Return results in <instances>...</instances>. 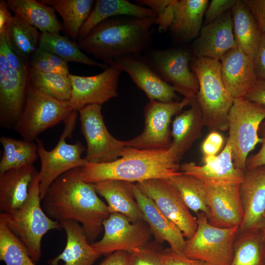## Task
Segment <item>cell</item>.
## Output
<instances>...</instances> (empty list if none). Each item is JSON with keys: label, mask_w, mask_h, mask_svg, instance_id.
Masks as SVG:
<instances>
[{"label": "cell", "mask_w": 265, "mask_h": 265, "mask_svg": "<svg viewBox=\"0 0 265 265\" xmlns=\"http://www.w3.org/2000/svg\"><path fill=\"white\" fill-rule=\"evenodd\" d=\"M41 202L43 210L51 218L79 222L91 244L103 231V222L110 214L94 184L83 180L81 167L71 169L54 180Z\"/></svg>", "instance_id": "cell-1"}, {"label": "cell", "mask_w": 265, "mask_h": 265, "mask_svg": "<svg viewBox=\"0 0 265 265\" xmlns=\"http://www.w3.org/2000/svg\"><path fill=\"white\" fill-rule=\"evenodd\" d=\"M155 20L156 16L112 17L97 25L78 44L83 52L106 64L122 56L141 54L152 44Z\"/></svg>", "instance_id": "cell-2"}, {"label": "cell", "mask_w": 265, "mask_h": 265, "mask_svg": "<svg viewBox=\"0 0 265 265\" xmlns=\"http://www.w3.org/2000/svg\"><path fill=\"white\" fill-rule=\"evenodd\" d=\"M179 161L170 147L153 150L126 146L121 157L114 161L87 162L81 167V175L84 182L92 184L109 180L136 183L152 179H169L180 172Z\"/></svg>", "instance_id": "cell-3"}, {"label": "cell", "mask_w": 265, "mask_h": 265, "mask_svg": "<svg viewBox=\"0 0 265 265\" xmlns=\"http://www.w3.org/2000/svg\"><path fill=\"white\" fill-rule=\"evenodd\" d=\"M190 65L199 82L196 99L203 114L205 126L211 132L227 131V117L234 98L222 80L220 61L194 57Z\"/></svg>", "instance_id": "cell-4"}, {"label": "cell", "mask_w": 265, "mask_h": 265, "mask_svg": "<svg viewBox=\"0 0 265 265\" xmlns=\"http://www.w3.org/2000/svg\"><path fill=\"white\" fill-rule=\"evenodd\" d=\"M39 174L32 182L24 206L12 213H0L8 227L26 246L37 263L42 255L43 236L52 230L62 229L61 223L49 217L43 210L39 191Z\"/></svg>", "instance_id": "cell-5"}, {"label": "cell", "mask_w": 265, "mask_h": 265, "mask_svg": "<svg viewBox=\"0 0 265 265\" xmlns=\"http://www.w3.org/2000/svg\"><path fill=\"white\" fill-rule=\"evenodd\" d=\"M265 119V106L245 97L234 99L227 117L229 137L235 166L246 171L249 153L262 141L259 130Z\"/></svg>", "instance_id": "cell-6"}, {"label": "cell", "mask_w": 265, "mask_h": 265, "mask_svg": "<svg viewBox=\"0 0 265 265\" xmlns=\"http://www.w3.org/2000/svg\"><path fill=\"white\" fill-rule=\"evenodd\" d=\"M79 115L73 110L64 121V128L59 139L53 149L46 150L43 142L39 138L35 140L38 155L40 161L39 191L41 200L51 184L64 173L76 168L81 167L87 161L81 157L85 149L79 141L69 144L66 139L71 137L75 129Z\"/></svg>", "instance_id": "cell-7"}, {"label": "cell", "mask_w": 265, "mask_h": 265, "mask_svg": "<svg viewBox=\"0 0 265 265\" xmlns=\"http://www.w3.org/2000/svg\"><path fill=\"white\" fill-rule=\"evenodd\" d=\"M73 111L69 101H60L29 83L26 103L13 130L24 140L34 141L46 130L64 122Z\"/></svg>", "instance_id": "cell-8"}, {"label": "cell", "mask_w": 265, "mask_h": 265, "mask_svg": "<svg viewBox=\"0 0 265 265\" xmlns=\"http://www.w3.org/2000/svg\"><path fill=\"white\" fill-rule=\"evenodd\" d=\"M197 215V228L194 235L186 239L183 254L207 265H231L239 227H217L209 223L203 212Z\"/></svg>", "instance_id": "cell-9"}, {"label": "cell", "mask_w": 265, "mask_h": 265, "mask_svg": "<svg viewBox=\"0 0 265 265\" xmlns=\"http://www.w3.org/2000/svg\"><path fill=\"white\" fill-rule=\"evenodd\" d=\"M144 53V59L162 80L171 84L176 92L190 100L196 97L199 86L196 75L189 68L194 58L191 52L185 48L174 47L149 49Z\"/></svg>", "instance_id": "cell-10"}, {"label": "cell", "mask_w": 265, "mask_h": 265, "mask_svg": "<svg viewBox=\"0 0 265 265\" xmlns=\"http://www.w3.org/2000/svg\"><path fill=\"white\" fill-rule=\"evenodd\" d=\"M191 100L184 98L181 101L161 102L150 101L143 109L144 127L138 136L125 141V145L142 150H162L171 145L169 125L173 116L190 105Z\"/></svg>", "instance_id": "cell-11"}, {"label": "cell", "mask_w": 265, "mask_h": 265, "mask_svg": "<svg viewBox=\"0 0 265 265\" xmlns=\"http://www.w3.org/2000/svg\"><path fill=\"white\" fill-rule=\"evenodd\" d=\"M102 106L88 105L78 110L80 131L86 142L85 159L87 162L103 163L121 157L125 141L114 138L108 132L102 114Z\"/></svg>", "instance_id": "cell-12"}, {"label": "cell", "mask_w": 265, "mask_h": 265, "mask_svg": "<svg viewBox=\"0 0 265 265\" xmlns=\"http://www.w3.org/2000/svg\"><path fill=\"white\" fill-rule=\"evenodd\" d=\"M103 226V237L91 243L101 255L117 251L133 253L148 243L152 235L145 221L132 223L118 212L110 213Z\"/></svg>", "instance_id": "cell-13"}, {"label": "cell", "mask_w": 265, "mask_h": 265, "mask_svg": "<svg viewBox=\"0 0 265 265\" xmlns=\"http://www.w3.org/2000/svg\"><path fill=\"white\" fill-rule=\"evenodd\" d=\"M135 184L178 226L186 239L194 235L197 228V218L192 215L178 191L168 179H152Z\"/></svg>", "instance_id": "cell-14"}, {"label": "cell", "mask_w": 265, "mask_h": 265, "mask_svg": "<svg viewBox=\"0 0 265 265\" xmlns=\"http://www.w3.org/2000/svg\"><path fill=\"white\" fill-rule=\"evenodd\" d=\"M122 71L110 65L101 73L91 76H81L70 74L71 96L69 100L73 110L88 105L102 106L118 96L119 79Z\"/></svg>", "instance_id": "cell-15"}, {"label": "cell", "mask_w": 265, "mask_h": 265, "mask_svg": "<svg viewBox=\"0 0 265 265\" xmlns=\"http://www.w3.org/2000/svg\"><path fill=\"white\" fill-rule=\"evenodd\" d=\"M29 75L13 69L0 51V126L13 129L24 108Z\"/></svg>", "instance_id": "cell-16"}, {"label": "cell", "mask_w": 265, "mask_h": 265, "mask_svg": "<svg viewBox=\"0 0 265 265\" xmlns=\"http://www.w3.org/2000/svg\"><path fill=\"white\" fill-rule=\"evenodd\" d=\"M107 65H114L125 72L136 86L150 101H175L176 91L162 80L144 59L141 54H128L114 58Z\"/></svg>", "instance_id": "cell-17"}, {"label": "cell", "mask_w": 265, "mask_h": 265, "mask_svg": "<svg viewBox=\"0 0 265 265\" xmlns=\"http://www.w3.org/2000/svg\"><path fill=\"white\" fill-rule=\"evenodd\" d=\"M203 161L202 165L194 162L184 163L180 165L181 172L194 177L206 186L239 185L243 179L245 171L235 166L228 139L219 154L203 157Z\"/></svg>", "instance_id": "cell-18"}, {"label": "cell", "mask_w": 265, "mask_h": 265, "mask_svg": "<svg viewBox=\"0 0 265 265\" xmlns=\"http://www.w3.org/2000/svg\"><path fill=\"white\" fill-rule=\"evenodd\" d=\"M239 191L244 216L238 231L263 230L265 227V165L246 170Z\"/></svg>", "instance_id": "cell-19"}, {"label": "cell", "mask_w": 265, "mask_h": 265, "mask_svg": "<svg viewBox=\"0 0 265 265\" xmlns=\"http://www.w3.org/2000/svg\"><path fill=\"white\" fill-rule=\"evenodd\" d=\"M237 47L231 10H229L202 27L198 37L193 43L192 52L196 58L220 61L227 52Z\"/></svg>", "instance_id": "cell-20"}, {"label": "cell", "mask_w": 265, "mask_h": 265, "mask_svg": "<svg viewBox=\"0 0 265 265\" xmlns=\"http://www.w3.org/2000/svg\"><path fill=\"white\" fill-rule=\"evenodd\" d=\"M207 188L209 223L219 228L239 227L243 221L244 212L239 185L207 186Z\"/></svg>", "instance_id": "cell-21"}, {"label": "cell", "mask_w": 265, "mask_h": 265, "mask_svg": "<svg viewBox=\"0 0 265 265\" xmlns=\"http://www.w3.org/2000/svg\"><path fill=\"white\" fill-rule=\"evenodd\" d=\"M221 74L234 99L244 98L257 80L253 59L238 47L227 52L220 60Z\"/></svg>", "instance_id": "cell-22"}, {"label": "cell", "mask_w": 265, "mask_h": 265, "mask_svg": "<svg viewBox=\"0 0 265 265\" xmlns=\"http://www.w3.org/2000/svg\"><path fill=\"white\" fill-rule=\"evenodd\" d=\"M135 199L156 241L167 242L174 251L183 253L186 239L178 226L168 218L158 208L155 202L143 194L135 184L133 186Z\"/></svg>", "instance_id": "cell-23"}, {"label": "cell", "mask_w": 265, "mask_h": 265, "mask_svg": "<svg viewBox=\"0 0 265 265\" xmlns=\"http://www.w3.org/2000/svg\"><path fill=\"white\" fill-rule=\"evenodd\" d=\"M33 165L10 169L0 174V212L12 213L26 203L31 185L38 176Z\"/></svg>", "instance_id": "cell-24"}, {"label": "cell", "mask_w": 265, "mask_h": 265, "mask_svg": "<svg viewBox=\"0 0 265 265\" xmlns=\"http://www.w3.org/2000/svg\"><path fill=\"white\" fill-rule=\"evenodd\" d=\"M66 234V245L62 252L49 260V265H92L101 255L88 240L81 225L77 221L64 220L60 221Z\"/></svg>", "instance_id": "cell-25"}, {"label": "cell", "mask_w": 265, "mask_h": 265, "mask_svg": "<svg viewBox=\"0 0 265 265\" xmlns=\"http://www.w3.org/2000/svg\"><path fill=\"white\" fill-rule=\"evenodd\" d=\"M133 183L109 180L94 184L95 190L107 202L110 212H118L132 223L144 221L133 193Z\"/></svg>", "instance_id": "cell-26"}, {"label": "cell", "mask_w": 265, "mask_h": 265, "mask_svg": "<svg viewBox=\"0 0 265 265\" xmlns=\"http://www.w3.org/2000/svg\"><path fill=\"white\" fill-rule=\"evenodd\" d=\"M188 109L176 115L172 122L170 147L180 160L193 143L201 136L205 126L203 114L196 97L191 99Z\"/></svg>", "instance_id": "cell-27"}, {"label": "cell", "mask_w": 265, "mask_h": 265, "mask_svg": "<svg viewBox=\"0 0 265 265\" xmlns=\"http://www.w3.org/2000/svg\"><path fill=\"white\" fill-rule=\"evenodd\" d=\"M208 0H177L174 17L169 28L178 43L191 41L199 34Z\"/></svg>", "instance_id": "cell-28"}, {"label": "cell", "mask_w": 265, "mask_h": 265, "mask_svg": "<svg viewBox=\"0 0 265 265\" xmlns=\"http://www.w3.org/2000/svg\"><path fill=\"white\" fill-rule=\"evenodd\" d=\"M120 16L146 18L156 16V15L152 9L127 0H95L88 17L80 29L79 41L85 37L100 23L107 19Z\"/></svg>", "instance_id": "cell-29"}, {"label": "cell", "mask_w": 265, "mask_h": 265, "mask_svg": "<svg viewBox=\"0 0 265 265\" xmlns=\"http://www.w3.org/2000/svg\"><path fill=\"white\" fill-rule=\"evenodd\" d=\"M10 11L22 20L43 32H57L64 30L54 9L35 0H7Z\"/></svg>", "instance_id": "cell-30"}, {"label": "cell", "mask_w": 265, "mask_h": 265, "mask_svg": "<svg viewBox=\"0 0 265 265\" xmlns=\"http://www.w3.org/2000/svg\"><path fill=\"white\" fill-rule=\"evenodd\" d=\"M231 10L233 33L237 46L254 59L262 35L258 23L243 0H238Z\"/></svg>", "instance_id": "cell-31"}, {"label": "cell", "mask_w": 265, "mask_h": 265, "mask_svg": "<svg viewBox=\"0 0 265 265\" xmlns=\"http://www.w3.org/2000/svg\"><path fill=\"white\" fill-rule=\"evenodd\" d=\"M4 31L12 50L20 57L29 61L39 47L41 32L14 15L8 22Z\"/></svg>", "instance_id": "cell-32"}, {"label": "cell", "mask_w": 265, "mask_h": 265, "mask_svg": "<svg viewBox=\"0 0 265 265\" xmlns=\"http://www.w3.org/2000/svg\"><path fill=\"white\" fill-rule=\"evenodd\" d=\"M52 6L61 17L64 30L73 41L78 39L80 28L88 17L95 3L93 0H40Z\"/></svg>", "instance_id": "cell-33"}, {"label": "cell", "mask_w": 265, "mask_h": 265, "mask_svg": "<svg viewBox=\"0 0 265 265\" xmlns=\"http://www.w3.org/2000/svg\"><path fill=\"white\" fill-rule=\"evenodd\" d=\"M39 47L64 61L75 62L105 69L108 65L88 57L79 44L57 32L41 33Z\"/></svg>", "instance_id": "cell-34"}, {"label": "cell", "mask_w": 265, "mask_h": 265, "mask_svg": "<svg viewBox=\"0 0 265 265\" xmlns=\"http://www.w3.org/2000/svg\"><path fill=\"white\" fill-rule=\"evenodd\" d=\"M231 265H265V238L262 230H238Z\"/></svg>", "instance_id": "cell-35"}, {"label": "cell", "mask_w": 265, "mask_h": 265, "mask_svg": "<svg viewBox=\"0 0 265 265\" xmlns=\"http://www.w3.org/2000/svg\"><path fill=\"white\" fill-rule=\"evenodd\" d=\"M0 142L3 153L0 160V174L10 169L33 165L39 158L36 143L2 136Z\"/></svg>", "instance_id": "cell-36"}, {"label": "cell", "mask_w": 265, "mask_h": 265, "mask_svg": "<svg viewBox=\"0 0 265 265\" xmlns=\"http://www.w3.org/2000/svg\"><path fill=\"white\" fill-rule=\"evenodd\" d=\"M168 180L189 210L196 214L202 212L207 217L209 216L207 186L194 177L181 171Z\"/></svg>", "instance_id": "cell-37"}, {"label": "cell", "mask_w": 265, "mask_h": 265, "mask_svg": "<svg viewBox=\"0 0 265 265\" xmlns=\"http://www.w3.org/2000/svg\"><path fill=\"white\" fill-rule=\"evenodd\" d=\"M0 260L5 265H37L20 239L0 216Z\"/></svg>", "instance_id": "cell-38"}, {"label": "cell", "mask_w": 265, "mask_h": 265, "mask_svg": "<svg viewBox=\"0 0 265 265\" xmlns=\"http://www.w3.org/2000/svg\"><path fill=\"white\" fill-rule=\"evenodd\" d=\"M30 83L48 96L60 101H69L71 85L68 76L52 73H43L29 67Z\"/></svg>", "instance_id": "cell-39"}, {"label": "cell", "mask_w": 265, "mask_h": 265, "mask_svg": "<svg viewBox=\"0 0 265 265\" xmlns=\"http://www.w3.org/2000/svg\"><path fill=\"white\" fill-rule=\"evenodd\" d=\"M29 63L30 68L41 72L70 74L67 62L40 47L33 53Z\"/></svg>", "instance_id": "cell-40"}, {"label": "cell", "mask_w": 265, "mask_h": 265, "mask_svg": "<svg viewBox=\"0 0 265 265\" xmlns=\"http://www.w3.org/2000/svg\"><path fill=\"white\" fill-rule=\"evenodd\" d=\"M147 243L131 253L132 265H164L163 251L159 243Z\"/></svg>", "instance_id": "cell-41"}, {"label": "cell", "mask_w": 265, "mask_h": 265, "mask_svg": "<svg viewBox=\"0 0 265 265\" xmlns=\"http://www.w3.org/2000/svg\"><path fill=\"white\" fill-rule=\"evenodd\" d=\"M238 0H212L206 9V25L214 21L224 13L231 9Z\"/></svg>", "instance_id": "cell-42"}, {"label": "cell", "mask_w": 265, "mask_h": 265, "mask_svg": "<svg viewBox=\"0 0 265 265\" xmlns=\"http://www.w3.org/2000/svg\"><path fill=\"white\" fill-rule=\"evenodd\" d=\"M224 143V138L217 131H212L206 137L202 144L204 157L215 156Z\"/></svg>", "instance_id": "cell-43"}, {"label": "cell", "mask_w": 265, "mask_h": 265, "mask_svg": "<svg viewBox=\"0 0 265 265\" xmlns=\"http://www.w3.org/2000/svg\"><path fill=\"white\" fill-rule=\"evenodd\" d=\"M164 265H207L202 261L189 258L183 253H177L170 248L163 251Z\"/></svg>", "instance_id": "cell-44"}, {"label": "cell", "mask_w": 265, "mask_h": 265, "mask_svg": "<svg viewBox=\"0 0 265 265\" xmlns=\"http://www.w3.org/2000/svg\"><path fill=\"white\" fill-rule=\"evenodd\" d=\"M259 132L262 139L260 150L256 154L248 157L246 161V170L253 169L265 165V119L260 125Z\"/></svg>", "instance_id": "cell-45"}, {"label": "cell", "mask_w": 265, "mask_h": 265, "mask_svg": "<svg viewBox=\"0 0 265 265\" xmlns=\"http://www.w3.org/2000/svg\"><path fill=\"white\" fill-rule=\"evenodd\" d=\"M253 61L257 80L265 82V32L262 33Z\"/></svg>", "instance_id": "cell-46"}, {"label": "cell", "mask_w": 265, "mask_h": 265, "mask_svg": "<svg viewBox=\"0 0 265 265\" xmlns=\"http://www.w3.org/2000/svg\"><path fill=\"white\" fill-rule=\"evenodd\" d=\"M253 14L262 33L265 32V0H243Z\"/></svg>", "instance_id": "cell-47"}, {"label": "cell", "mask_w": 265, "mask_h": 265, "mask_svg": "<svg viewBox=\"0 0 265 265\" xmlns=\"http://www.w3.org/2000/svg\"><path fill=\"white\" fill-rule=\"evenodd\" d=\"M99 265H132V255L124 251H115L108 255Z\"/></svg>", "instance_id": "cell-48"}, {"label": "cell", "mask_w": 265, "mask_h": 265, "mask_svg": "<svg viewBox=\"0 0 265 265\" xmlns=\"http://www.w3.org/2000/svg\"><path fill=\"white\" fill-rule=\"evenodd\" d=\"M245 98L265 106V82L257 80Z\"/></svg>", "instance_id": "cell-49"}, {"label": "cell", "mask_w": 265, "mask_h": 265, "mask_svg": "<svg viewBox=\"0 0 265 265\" xmlns=\"http://www.w3.org/2000/svg\"><path fill=\"white\" fill-rule=\"evenodd\" d=\"M12 16L6 1L0 0V33L4 31L6 25Z\"/></svg>", "instance_id": "cell-50"}, {"label": "cell", "mask_w": 265, "mask_h": 265, "mask_svg": "<svg viewBox=\"0 0 265 265\" xmlns=\"http://www.w3.org/2000/svg\"><path fill=\"white\" fill-rule=\"evenodd\" d=\"M264 218H265V212L264 214ZM262 231H263V233L264 237V238H265V228L262 230Z\"/></svg>", "instance_id": "cell-51"}]
</instances>
